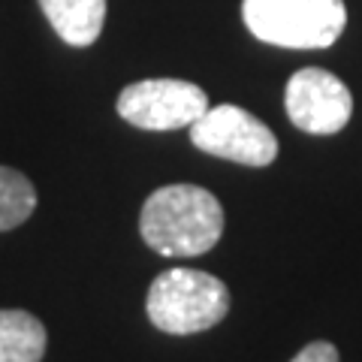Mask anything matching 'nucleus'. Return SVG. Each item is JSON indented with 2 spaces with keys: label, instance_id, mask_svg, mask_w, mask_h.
<instances>
[{
  "label": "nucleus",
  "instance_id": "nucleus-1",
  "mask_svg": "<svg viewBox=\"0 0 362 362\" xmlns=\"http://www.w3.org/2000/svg\"><path fill=\"white\" fill-rule=\"evenodd\" d=\"M139 233L163 257H199L221 242L223 209L199 185H166L145 199Z\"/></svg>",
  "mask_w": 362,
  "mask_h": 362
},
{
  "label": "nucleus",
  "instance_id": "nucleus-2",
  "mask_svg": "<svg viewBox=\"0 0 362 362\" xmlns=\"http://www.w3.org/2000/svg\"><path fill=\"white\" fill-rule=\"evenodd\" d=\"M148 320L166 335H194L218 326L230 311V290L199 269H166L148 287Z\"/></svg>",
  "mask_w": 362,
  "mask_h": 362
},
{
  "label": "nucleus",
  "instance_id": "nucleus-3",
  "mask_svg": "<svg viewBox=\"0 0 362 362\" xmlns=\"http://www.w3.org/2000/svg\"><path fill=\"white\" fill-rule=\"evenodd\" d=\"M257 40L281 49H329L347 25L344 0H242Z\"/></svg>",
  "mask_w": 362,
  "mask_h": 362
},
{
  "label": "nucleus",
  "instance_id": "nucleus-4",
  "mask_svg": "<svg viewBox=\"0 0 362 362\" xmlns=\"http://www.w3.org/2000/svg\"><path fill=\"white\" fill-rule=\"evenodd\" d=\"M118 115L142 130H181L209 109L206 90L185 78H142L118 94Z\"/></svg>",
  "mask_w": 362,
  "mask_h": 362
},
{
  "label": "nucleus",
  "instance_id": "nucleus-5",
  "mask_svg": "<svg viewBox=\"0 0 362 362\" xmlns=\"http://www.w3.org/2000/svg\"><path fill=\"white\" fill-rule=\"evenodd\" d=\"M190 142L199 151L242 166H269L278 157V139L263 121L239 106H209L190 124Z\"/></svg>",
  "mask_w": 362,
  "mask_h": 362
},
{
  "label": "nucleus",
  "instance_id": "nucleus-6",
  "mask_svg": "<svg viewBox=\"0 0 362 362\" xmlns=\"http://www.w3.org/2000/svg\"><path fill=\"white\" fill-rule=\"evenodd\" d=\"M284 106L290 121L299 130L314 136H329L347 127L354 115V97L350 88L338 76L320 66H305L293 73L287 90H284Z\"/></svg>",
  "mask_w": 362,
  "mask_h": 362
},
{
  "label": "nucleus",
  "instance_id": "nucleus-7",
  "mask_svg": "<svg viewBox=\"0 0 362 362\" xmlns=\"http://www.w3.org/2000/svg\"><path fill=\"white\" fill-rule=\"evenodd\" d=\"M54 33L76 49L94 45L106 21V0H40Z\"/></svg>",
  "mask_w": 362,
  "mask_h": 362
},
{
  "label": "nucleus",
  "instance_id": "nucleus-8",
  "mask_svg": "<svg viewBox=\"0 0 362 362\" xmlns=\"http://www.w3.org/2000/svg\"><path fill=\"white\" fill-rule=\"evenodd\" d=\"M45 344V326L30 311H0V362H40Z\"/></svg>",
  "mask_w": 362,
  "mask_h": 362
},
{
  "label": "nucleus",
  "instance_id": "nucleus-9",
  "mask_svg": "<svg viewBox=\"0 0 362 362\" xmlns=\"http://www.w3.org/2000/svg\"><path fill=\"white\" fill-rule=\"evenodd\" d=\"M37 209V190L18 169L0 166V233L16 230Z\"/></svg>",
  "mask_w": 362,
  "mask_h": 362
},
{
  "label": "nucleus",
  "instance_id": "nucleus-10",
  "mask_svg": "<svg viewBox=\"0 0 362 362\" xmlns=\"http://www.w3.org/2000/svg\"><path fill=\"white\" fill-rule=\"evenodd\" d=\"M290 362H341V359H338L335 344H329V341H311V344H305Z\"/></svg>",
  "mask_w": 362,
  "mask_h": 362
}]
</instances>
